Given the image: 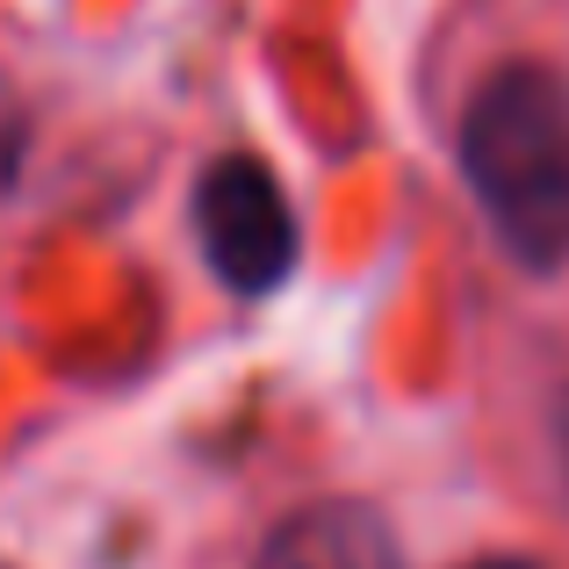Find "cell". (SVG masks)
Here are the masks:
<instances>
[{
	"label": "cell",
	"mask_w": 569,
	"mask_h": 569,
	"mask_svg": "<svg viewBox=\"0 0 569 569\" xmlns=\"http://www.w3.org/2000/svg\"><path fill=\"white\" fill-rule=\"evenodd\" d=\"M455 159L519 267H569V72L533 58L498 66L461 109Z\"/></svg>",
	"instance_id": "1"
},
{
	"label": "cell",
	"mask_w": 569,
	"mask_h": 569,
	"mask_svg": "<svg viewBox=\"0 0 569 569\" xmlns=\"http://www.w3.org/2000/svg\"><path fill=\"white\" fill-rule=\"evenodd\" d=\"M194 238H202L209 274L231 296H274L296 274V202L281 188V173L252 152H223L194 181Z\"/></svg>",
	"instance_id": "2"
},
{
	"label": "cell",
	"mask_w": 569,
	"mask_h": 569,
	"mask_svg": "<svg viewBox=\"0 0 569 569\" xmlns=\"http://www.w3.org/2000/svg\"><path fill=\"white\" fill-rule=\"evenodd\" d=\"M22 144H29V116H22V101H14V87L0 80V188L22 167Z\"/></svg>",
	"instance_id": "4"
},
{
	"label": "cell",
	"mask_w": 569,
	"mask_h": 569,
	"mask_svg": "<svg viewBox=\"0 0 569 569\" xmlns=\"http://www.w3.org/2000/svg\"><path fill=\"white\" fill-rule=\"evenodd\" d=\"M469 569H533V562H512V556H490V562H469Z\"/></svg>",
	"instance_id": "6"
},
{
	"label": "cell",
	"mask_w": 569,
	"mask_h": 569,
	"mask_svg": "<svg viewBox=\"0 0 569 569\" xmlns=\"http://www.w3.org/2000/svg\"><path fill=\"white\" fill-rule=\"evenodd\" d=\"M556 469H562V490H569V382L556 397Z\"/></svg>",
	"instance_id": "5"
},
{
	"label": "cell",
	"mask_w": 569,
	"mask_h": 569,
	"mask_svg": "<svg viewBox=\"0 0 569 569\" xmlns=\"http://www.w3.org/2000/svg\"><path fill=\"white\" fill-rule=\"evenodd\" d=\"M252 569H403L397 527L361 498H318L260 541Z\"/></svg>",
	"instance_id": "3"
},
{
	"label": "cell",
	"mask_w": 569,
	"mask_h": 569,
	"mask_svg": "<svg viewBox=\"0 0 569 569\" xmlns=\"http://www.w3.org/2000/svg\"><path fill=\"white\" fill-rule=\"evenodd\" d=\"M0 569H8V562H0Z\"/></svg>",
	"instance_id": "7"
}]
</instances>
